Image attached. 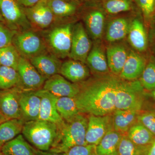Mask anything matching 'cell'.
Instances as JSON below:
<instances>
[{
    "instance_id": "1",
    "label": "cell",
    "mask_w": 155,
    "mask_h": 155,
    "mask_svg": "<svg viewBox=\"0 0 155 155\" xmlns=\"http://www.w3.org/2000/svg\"><path fill=\"white\" fill-rule=\"evenodd\" d=\"M120 78L111 73L95 75L79 83L76 104L81 114L105 116L116 110V92Z\"/></svg>"
},
{
    "instance_id": "2",
    "label": "cell",
    "mask_w": 155,
    "mask_h": 155,
    "mask_svg": "<svg viewBox=\"0 0 155 155\" xmlns=\"http://www.w3.org/2000/svg\"><path fill=\"white\" fill-rule=\"evenodd\" d=\"M87 124L88 117L80 113L71 121H64L58 125L57 136L49 151L64 153L73 147L87 145L85 140Z\"/></svg>"
},
{
    "instance_id": "3",
    "label": "cell",
    "mask_w": 155,
    "mask_h": 155,
    "mask_svg": "<svg viewBox=\"0 0 155 155\" xmlns=\"http://www.w3.org/2000/svg\"><path fill=\"white\" fill-rule=\"evenodd\" d=\"M58 132V125L44 120H32L25 122L22 135L36 149L42 151L49 150Z\"/></svg>"
},
{
    "instance_id": "4",
    "label": "cell",
    "mask_w": 155,
    "mask_h": 155,
    "mask_svg": "<svg viewBox=\"0 0 155 155\" xmlns=\"http://www.w3.org/2000/svg\"><path fill=\"white\" fill-rule=\"evenodd\" d=\"M146 96V91L139 79L127 81L120 78L116 92V110H141Z\"/></svg>"
},
{
    "instance_id": "5",
    "label": "cell",
    "mask_w": 155,
    "mask_h": 155,
    "mask_svg": "<svg viewBox=\"0 0 155 155\" xmlns=\"http://www.w3.org/2000/svg\"><path fill=\"white\" fill-rule=\"evenodd\" d=\"M12 44L20 56L28 60L45 53L46 50V45L42 38L29 29L17 32Z\"/></svg>"
},
{
    "instance_id": "6",
    "label": "cell",
    "mask_w": 155,
    "mask_h": 155,
    "mask_svg": "<svg viewBox=\"0 0 155 155\" xmlns=\"http://www.w3.org/2000/svg\"><path fill=\"white\" fill-rule=\"evenodd\" d=\"M73 26L70 23L53 28L48 37L49 46L53 54L58 58L69 57L72 45Z\"/></svg>"
},
{
    "instance_id": "7",
    "label": "cell",
    "mask_w": 155,
    "mask_h": 155,
    "mask_svg": "<svg viewBox=\"0 0 155 155\" xmlns=\"http://www.w3.org/2000/svg\"><path fill=\"white\" fill-rule=\"evenodd\" d=\"M0 11L12 29L23 31L29 29L31 27L24 9L16 0H0Z\"/></svg>"
},
{
    "instance_id": "8",
    "label": "cell",
    "mask_w": 155,
    "mask_h": 155,
    "mask_svg": "<svg viewBox=\"0 0 155 155\" xmlns=\"http://www.w3.org/2000/svg\"><path fill=\"white\" fill-rule=\"evenodd\" d=\"M91 48V41L82 23L78 22L73 25L69 58L86 64L87 58Z\"/></svg>"
},
{
    "instance_id": "9",
    "label": "cell",
    "mask_w": 155,
    "mask_h": 155,
    "mask_svg": "<svg viewBox=\"0 0 155 155\" xmlns=\"http://www.w3.org/2000/svg\"><path fill=\"white\" fill-rule=\"evenodd\" d=\"M112 114L105 116L89 115L85 136L87 144L97 146L108 131L114 129Z\"/></svg>"
},
{
    "instance_id": "10",
    "label": "cell",
    "mask_w": 155,
    "mask_h": 155,
    "mask_svg": "<svg viewBox=\"0 0 155 155\" xmlns=\"http://www.w3.org/2000/svg\"><path fill=\"white\" fill-rule=\"evenodd\" d=\"M20 79V87L35 91L44 85L46 79L39 73L28 59L21 56L17 69Z\"/></svg>"
},
{
    "instance_id": "11",
    "label": "cell",
    "mask_w": 155,
    "mask_h": 155,
    "mask_svg": "<svg viewBox=\"0 0 155 155\" xmlns=\"http://www.w3.org/2000/svg\"><path fill=\"white\" fill-rule=\"evenodd\" d=\"M22 89L17 86L0 91V111L8 119H22L19 102Z\"/></svg>"
},
{
    "instance_id": "12",
    "label": "cell",
    "mask_w": 155,
    "mask_h": 155,
    "mask_svg": "<svg viewBox=\"0 0 155 155\" xmlns=\"http://www.w3.org/2000/svg\"><path fill=\"white\" fill-rule=\"evenodd\" d=\"M35 92L41 99L38 119L52 122L57 125L62 124L64 120L58 113L56 107L58 97L44 89Z\"/></svg>"
},
{
    "instance_id": "13",
    "label": "cell",
    "mask_w": 155,
    "mask_h": 155,
    "mask_svg": "<svg viewBox=\"0 0 155 155\" xmlns=\"http://www.w3.org/2000/svg\"><path fill=\"white\" fill-rule=\"evenodd\" d=\"M44 89L48 91L57 97L77 96L80 90L79 83H72L60 74H56L45 81Z\"/></svg>"
},
{
    "instance_id": "14",
    "label": "cell",
    "mask_w": 155,
    "mask_h": 155,
    "mask_svg": "<svg viewBox=\"0 0 155 155\" xmlns=\"http://www.w3.org/2000/svg\"><path fill=\"white\" fill-rule=\"evenodd\" d=\"M23 9L30 23L42 29L51 26L57 18L50 10L45 0H41L34 6Z\"/></svg>"
},
{
    "instance_id": "15",
    "label": "cell",
    "mask_w": 155,
    "mask_h": 155,
    "mask_svg": "<svg viewBox=\"0 0 155 155\" xmlns=\"http://www.w3.org/2000/svg\"><path fill=\"white\" fill-rule=\"evenodd\" d=\"M35 91L22 89L20 91L19 105L22 119L25 122L38 119L41 99Z\"/></svg>"
},
{
    "instance_id": "16",
    "label": "cell",
    "mask_w": 155,
    "mask_h": 155,
    "mask_svg": "<svg viewBox=\"0 0 155 155\" xmlns=\"http://www.w3.org/2000/svg\"><path fill=\"white\" fill-rule=\"evenodd\" d=\"M39 73L46 79L60 74L62 63L54 54L45 53L29 59Z\"/></svg>"
},
{
    "instance_id": "17",
    "label": "cell",
    "mask_w": 155,
    "mask_h": 155,
    "mask_svg": "<svg viewBox=\"0 0 155 155\" xmlns=\"http://www.w3.org/2000/svg\"><path fill=\"white\" fill-rule=\"evenodd\" d=\"M146 60L139 53L130 50L119 77L124 80L139 79L146 66Z\"/></svg>"
},
{
    "instance_id": "18",
    "label": "cell",
    "mask_w": 155,
    "mask_h": 155,
    "mask_svg": "<svg viewBox=\"0 0 155 155\" xmlns=\"http://www.w3.org/2000/svg\"><path fill=\"white\" fill-rule=\"evenodd\" d=\"M86 64L95 75L110 73L106 53L100 41H95L87 58Z\"/></svg>"
},
{
    "instance_id": "19",
    "label": "cell",
    "mask_w": 155,
    "mask_h": 155,
    "mask_svg": "<svg viewBox=\"0 0 155 155\" xmlns=\"http://www.w3.org/2000/svg\"><path fill=\"white\" fill-rule=\"evenodd\" d=\"M86 30L95 41L102 38L105 28L106 17L104 11L95 9L88 11L84 17Z\"/></svg>"
},
{
    "instance_id": "20",
    "label": "cell",
    "mask_w": 155,
    "mask_h": 155,
    "mask_svg": "<svg viewBox=\"0 0 155 155\" xmlns=\"http://www.w3.org/2000/svg\"><path fill=\"white\" fill-rule=\"evenodd\" d=\"M129 51L124 45L114 44L107 48L106 55L110 72L119 76L124 67Z\"/></svg>"
},
{
    "instance_id": "21",
    "label": "cell",
    "mask_w": 155,
    "mask_h": 155,
    "mask_svg": "<svg viewBox=\"0 0 155 155\" xmlns=\"http://www.w3.org/2000/svg\"><path fill=\"white\" fill-rule=\"evenodd\" d=\"M60 74L72 83H79L88 78L90 70L86 64L71 59L62 63Z\"/></svg>"
},
{
    "instance_id": "22",
    "label": "cell",
    "mask_w": 155,
    "mask_h": 155,
    "mask_svg": "<svg viewBox=\"0 0 155 155\" xmlns=\"http://www.w3.org/2000/svg\"><path fill=\"white\" fill-rule=\"evenodd\" d=\"M140 111L133 110H116L112 114L114 129L123 135L127 134L130 127L137 122Z\"/></svg>"
},
{
    "instance_id": "23",
    "label": "cell",
    "mask_w": 155,
    "mask_h": 155,
    "mask_svg": "<svg viewBox=\"0 0 155 155\" xmlns=\"http://www.w3.org/2000/svg\"><path fill=\"white\" fill-rule=\"evenodd\" d=\"M1 151L5 155H39V152L27 142L21 134L5 143Z\"/></svg>"
},
{
    "instance_id": "24",
    "label": "cell",
    "mask_w": 155,
    "mask_h": 155,
    "mask_svg": "<svg viewBox=\"0 0 155 155\" xmlns=\"http://www.w3.org/2000/svg\"><path fill=\"white\" fill-rule=\"evenodd\" d=\"M127 36L129 43L137 51L143 52L147 50V37L144 25L140 20L135 19L131 21Z\"/></svg>"
},
{
    "instance_id": "25",
    "label": "cell",
    "mask_w": 155,
    "mask_h": 155,
    "mask_svg": "<svg viewBox=\"0 0 155 155\" xmlns=\"http://www.w3.org/2000/svg\"><path fill=\"white\" fill-rule=\"evenodd\" d=\"M131 22L124 17L111 20L106 29V40L110 43H114L125 38L128 34Z\"/></svg>"
},
{
    "instance_id": "26",
    "label": "cell",
    "mask_w": 155,
    "mask_h": 155,
    "mask_svg": "<svg viewBox=\"0 0 155 155\" xmlns=\"http://www.w3.org/2000/svg\"><path fill=\"white\" fill-rule=\"evenodd\" d=\"M25 122L22 119H11L0 124V148L22 132Z\"/></svg>"
},
{
    "instance_id": "27",
    "label": "cell",
    "mask_w": 155,
    "mask_h": 155,
    "mask_svg": "<svg viewBox=\"0 0 155 155\" xmlns=\"http://www.w3.org/2000/svg\"><path fill=\"white\" fill-rule=\"evenodd\" d=\"M137 146L144 148L155 138V136L140 122H136L130 127L126 134Z\"/></svg>"
},
{
    "instance_id": "28",
    "label": "cell",
    "mask_w": 155,
    "mask_h": 155,
    "mask_svg": "<svg viewBox=\"0 0 155 155\" xmlns=\"http://www.w3.org/2000/svg\"><path fill=\"white\" fill-rule=\"evenodd\" d=\"M123 134L111 129L107 132L96 146L98 155H110L117 151Z\"/></svg>"
},
{
    "instance_id": "29",
    "label": "cell",
    "mask_w": 155,
    "mask_h": 155,
    "mask_svg": "<svg viewBox=\"0 0 155 155\" xmlns=\"http://www.w3.org/2000/svg\"><path fill=\"white\" fill-rule=\"evenodd\" d=\"M57 110L64 121L69 122L80 114L75 97H58L56 104Z\"/></svg>"
},
{
    "instance_id": "30",
    "label": "cell",
    "mask_w": 155,
    "mask_h": 155,
    "mask_svg": "<svg viewBox=\"0 0 155 155\" xmlns=\"http://www.w3.org/2000/svg\"><path fill=\"white\" fill-rule=\"evenodd\" d=\"M48 6L56 17H66L73 15L77 9L75 3L69 0H45Z\"/></svg>"
},
{
    "instance_id": "31",
    "label": "cell",
    "mask_w": 155,
    "mask_h": 155,
    "mask_svg": "<svg viewBox=\"0 0 155 155\" xmlns=\"http://www.w3.org/2000/svg\"><path fill=\"white\" fill-rule=\"evenodd\" d=\"M19 86L20 79L16 69L11 67L1 66L0 67V89H8Z\"/></svg>"
},
{
    "instance_id": "32",
    "label": "cell",
    "mask_w": 155,
    "mask_h": 155,
    "mask_svg": "<svg viewBox=\"0 0 155 155\" xmlns=\"http://www.w3.org/2000/svg\"><path fill=\"white\" fill-rule=\"evenodd\" d=\"M20 54L13 44L0 48V64L1 66L11 67L17 70Z\"/></svg>"
},
{
    "instance_id": "33",
    "label": "cell",
    "mask_w": 155,
    "mask_h": 155,
    "mask_svg": "<svg viewBox=\"0 0 155 155\" xmlns=\"http://www.w3.org/2000/svg\"><path fill=\"white\" fill-rule=\"evenodd\" d=\"M134 0H103V10L109 14H115L130 11Z\"/></svg>"
},
{
    "instance_id": "34",
    "label": "cell",
    "mask_w": 155,
    "mask_h": 155,
    "mask_svg": "<svg viewBox=\"0 0 155 155\" xmlns=\"http://www.w3.org/2000/svg\"><path fill=\"white\" fill-rule=\"evenodd\" d=\"M146 91L155 89V59L152 58L145 67L141 76L139 78Z\"/></svg>"
},
{
    "instance_id": "35",
    "label": "cell",
    "mask_w": 155,
    "mask_h": 155,
    "mask_svg": "<svg viewBox=\"0 0 155 155\" xmlns=\"http://www.w3.org/2000/svg\"><path fill=\"white\" fill-rule=\"evenodd\" d=\"M143 148L134 144L125 134L119 143L117 153L118 155H140Z\"/></svg>"
},
{
    "instance_id": "36",
    "label": "cell",
    "mask_w": 155,
    "mask_h": 155,
    "mask_svg": "<svg viewBox=\"0 0 155 155\" xmlns=\"http://www.w3.org/2000/svg\"><path fill=\"white\" fill-rule=\"evenodd\" d=\"M137 121L146 127L155 136V111L141 110L139 114Z\"/></svg>"
},
{
    "instance_id": "37",
    "label": "cell",
    "mask_w": 155,
    "mask_h": 155,
    "mask_svg": "<svg viewBox=\"0 0 155 155\" xmlns=\"http://www.w3.org/2000/svg\"><path fill=\"white\" fill-rule=\"evenodd\" d=\"M16 31L11 30L0 24V48L12 44Z\"/></svg>"
},
{
    "instance_id": "38",
    "label": "cell",
    "mask_w": 155,
    "mask_h": 155,
    "mask_svg": "<svg viewBox=\"0 0 155 155\" xmlns=\"http://www.w3.org/2000/svg\"><path fill=\"white\" fill-rule=\"evenodd\" d=\"M141 10L144 17L149 18L155 11V0H134Z\"/></svg>"
},
{
    "instance_id": "39",
    "label": "cell",
    "mask_w": 155,
    "mask_h": 155,
    "mask_svg": "<svg viewBox=\"0 0 155 155\" xmlns=\"http://www.w3.org/2000/svg\"><path fill=\"white\" fill-rule=\"evenodd\" d=\"M94 145L77 146L71 148L63 155H90Z\"/></svg>"
},
{
    "instance_id": "40",
    "label": "cell",
    "mask_w": 155,
    "mask_h": 155,
    "mask_svg": "<svg viewBox=\"0 0 155 155\" xmlns=\"http://www.w3.org/2000/svg\"><path fill=\"white\" fill-rule=\"evenodd\" d=\"M140 155H155V138L143 149Z\"/></svg>"
},
{
    "instance_id": "41",
    "label": "cell",
    "mask_w": 155,
    "mask_h": 155,
    "mask_svg": "<svg viewBox=\"0 0 155 155\" xmlns=\"http://www.w3.org/2000/svg\"><path fill=\"white\" fill-rule=\"evenodd\" d=\"M19 4L25 8H30L38 3L41 0H17Z\"/></svg>"
},
{
    "instance_id": "42",
    "label": "cell",
    "mask_w": 155,
    "mask_h": 155,
    "mask_svg": "<svg viewBox=\"0 0 155 155\" xmlns=\"http://www.w3.org/2000/svg\"><path fill=\"white\" fill-rule=\"evenodd\" d=\"M39 155H63V154L53 152L50 151H42L39 150Z\"/></svg>"
},
{
    "instance_id": "43",
    "label": "cell",
    "mask_w": 155,
    "mask_h": 155,
    "mask_svg": "<svg viewBox=\"0 0 155 155\" xmlns=\"http://www.w3.org/2000/svg\"><path fill=\"white\" fill-rule=\"evenodd\" d=\"M146 95L147 96L150 97L155 103V89L151 91H148L147 93L146 92Z\"/></svg>"
},
{
    "instance_id": "44",
    "label": "cell",
    "mask_w": 155,
    "mask_h": 155,
    "mask_svg": "<svg viewBox=\"0 0 155 155\" xmlns=\"http://www.w3.org/2000/svg\"><path fill=\"white\" fill-rule=\"evenodd\" d=\"M8 120H9V119H7L0 111V124Z\"/></svg>"
},
{
    "instance_id": "45",
    "label": "cell",
    "mask_w": 155,
    "mask_h": 155,
    "mask_svg": "<svg viewBox=\"0 0 155 155\" xmlns=\"http://www.w3.org/2000/svg\"><path fill=\"white\" fill-rule=\"evenodd\" d=\"M96 145L94 146L93 147L92 149L91 153L90 155H98L97 152L96 147Z\"/></svg>"
},
{
    "instance_id": "46",
    "label": "cell",
    "mask_w": 155,
    "mask_h": 155,
    "mask_svg": "<svg viewBox=\"0 0 155 155\" xmlns=\"http://www.w3.org/2000/svg\"><path fill=\"white\" fill-rule=\"evenodd\" d=\"M4 21H5V19L3 18V16H2V14L0 11V22H3Z\"/></svg>"
},
{
    "instance_id": "47",
    "label": "cell",
    "mask_w": 155,
    "mask_h": 155,
    "mask_svg": "<svg viewBox=\"0 0 155 155\" xmlns=\"http://www.w3.org/2000/svg\"><path fill=\"white\" fill-rule=\"evenodd\" d=\"M110 155H118V153H117V151L116 152L113 153L111 154Z\"/></svg>"
},
{
    "instance_id": "48",
    "label": "cell",
    "mask_w": 155,
    "mask_h": 155,
    "mask_svg": "<svg viewBox=\"0 0 155 155\" xmlns=\"http://www.w3.org/2000/svg\"><path fill=\"white\" fill-rule=\"evenodd\" d=\"M0 155H3L2 153V151H1V148H0Z\"/></svg>"
},
{
    "instance_id": "49",
    "label": "cell",
    "mask_w": 155,
    "mask_h": 155,
    "mask_svg": "<svg viewBox=\"0 0 155 155\" xmlns=\"http://www.w3.org/2000/svg\"><path fill=\"white\" fill-rule=\"evenodd\" d=\"M85 1H89V0H85Z\"/></svg>"
},
{
    "instance_id": "50",
    "label": "cell",
    "mask_w": 155,
    "mask_h": 155,
    "mask_svg": "<svg viewBox=\"0 0 155 155\" xmlns=\"http://www.w3.org/2000/svg\"><path fill=\"white\" fill-rule=\"evenodd\" d=\"M1 65H0V67H1Z\"/></svg>"
},
{
    "instance_id": "51",
    "label": "cell",
    "mask_w": 155,
    "mask_h": 155,
    "mask_svg": "<svg viewBox=\"0 0 155 155\" xmlns=\"http://www.w3.org/2000/svg\"><path fill=\"white\" fill-rule=\"evenodd\" d=\"M0 65H1V64H0Z\"/></svg>"
},
{
    "instance_id": "52",
    "label": "cell",
    "mask_w": 155,
    "mask_h": 155,
    "mask_svg": "<svg viewBox=\"0 0 155 155\" xmlns=\"http://www.w3.org/2000/svg\"><path fill=\"white\" fill-rule=\"evenodd\" d=\"M3 155H5L3 154Z\"/></svg>"
}]
</instances>
